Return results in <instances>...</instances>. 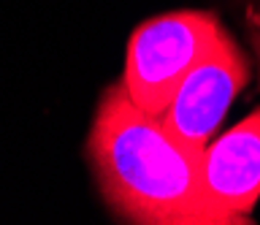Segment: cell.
<instances>
[{
  "instance_id": "obj_2",
  "label": "cell",
  "mask_w": 260,
  "mask_h": 225,
  "mask_svg": "<svg viewBox=\"0 0 260 225\" xmlns=\"http://www.w3.org/2000/svg\"><path fill=\"white\" fill-rule=\"evenodd\" d=\"M222 25L209 11H174L146 19L127 41L125 90L146 114L160 117L176 87L222 38Z\"/></svg>"
},
{
  "instance_id": "obj_3",
  "label": "cell",
  "mask_w": 260,
  "mask_h": 225,
  "mask_svg": "<svg viewBox=\"0 0 260 225\" xmlns=\"http://www.w3.org/2000/svg\"><path fill=\"white\" fill-rule=\"evenodd\" d=\"M249 79V62L228 33L214 44L203 60L176 87L174 98L160 114L162 125L192 152L206 149L211 133L219 127L228 106L244 90Z\"/></svg>"
},
{
  "instance_id": "obj_1",
  "label": "cell",
  "mask_w": 260,
  "mask_h": 225,
  "mask_svg": "<svg viewBox=\"0 0 260 225\" xmlns=\"http://www.w3.org/2000/svg\"><path fill=\"white\" fill-rule=\"evenodd\" d=\"M89 157L106 204L130 222L231 225L201 184V155L138 109L125 84L109 87L98 103Z\"/></svg>"
},
{
  "instance_id": "obj_5",
  "label": "cell",
  "mask_w": 260,
  "mask_h": 225,
  "mask_svg": "<svg viewBox=\"0 0 260 225\" xmlns=\"http://www.w3.org/2000/svg\"><path fill=\"white\" fill-rule=\"evenodd\" d=\"M249 33H252V44H255L257 57H260V11L249 14Z\"/></svg>"
},
{
  "instance_id": "obj_4",
  "label": "cell",
  "mask_w": 260,
  "mask_h": 225,
  "mask_svg": "<svg viewBox=\"0 0 260 225\" xmlns=\"http://www.w3.org/2000/svg\"><path fill=\"white\" fill-rule=\"evenodd\" d=\"M201 184L228 222H249L260 198V109L201 152Z\"/></svg>"
}]
</instances>
